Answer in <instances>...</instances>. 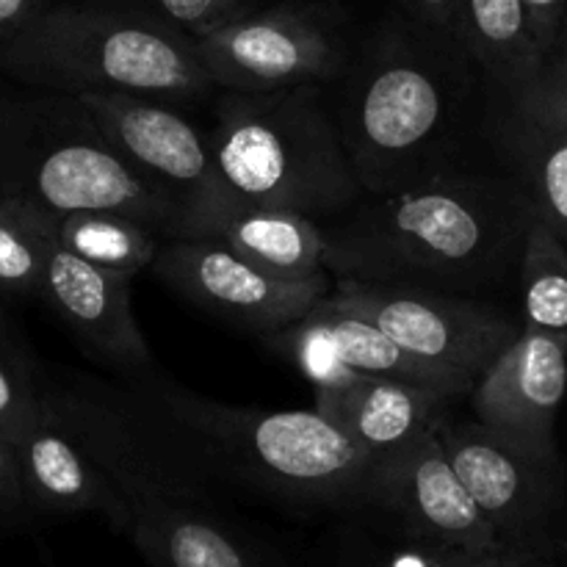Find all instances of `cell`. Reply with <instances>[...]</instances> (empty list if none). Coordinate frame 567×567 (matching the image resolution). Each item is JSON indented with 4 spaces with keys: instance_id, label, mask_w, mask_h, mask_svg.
I'll return each instance as SVG.
<instances>
[{
    "instance_id": "obj_1",
    "label": "cell",
    "mask_w": 567,
    "mask_h": 567,
    "mask_svg": "<svg viewBox=\"0 0 567 567\" xmlns=\"http://www.w3.org/2000/svg\"><path fill=\"white\" fill-rule=\"evenodd\" d=\"M537 219L513 172L449 169L324 227L336 280L476 293L518 271Z\"/></svg>"
},
{
    "instance_id": "obj_2",
    "label": "cell",
    "mask_w": 567,
    "mask_h": 567,
    "mask_svg": "<svg viewBox=\"0 0 567 567\" xmlns=\"http://www.w3.org/2000/svg\"><path fill=\"white\" fill-rule=\"evenodd\" d=\"M48 396L125 498L127 535L150 567H271L214 507L181 435L147 404L103 385L48 388Z\"/></svg>"
},
{
    "instance_id": "obj_3",
    "label": "cell",
    "mask_w": 567,
    "mask_h": 567,
    "mask_svg": "<svg viewBox=\"0 0 567 567\" xmlns=\"http://www.w3.org/2000/svg\"><path fill=\"white\" fill-rule=\"evenodd\" d=\"M142 402L199 460L260 493L330 509H377V468L319 410L233 408L169 382L142 380Z\"/></svg>"
},
{
    "instance_id": "obj_4",
    "label": "cell",
    "mask_w": 567,
    "mask_h": 567,
    "mask_svg": "<svg viewBox=\"0 0 567 567\" xmlns=\"http://www.w3.org/2000/svg\"><path fill=\"white\" fill-rule=\"evenodd\" d=\"M457 50V39L415 20L371 44L338 120L365 194L388 197L454 169L463 83L449 59Z\"/></svg>"
},
{
    "instance_id": "obj_5",
    "label": "cell",
    "mask_w": 567,
    "mask_h": 567,
    "mask_svg": "<svg viewBox=\"0 0 567 567\" xmlns=\"http://www.w3.org/2000/svg\"><path fill=\"white\" fill-rule=\"evenodd\" d=\"M0 92V199L48 216L120 210L166 238L188 236V214L111 144L75 94Z\"/></svg>"
},
{
    "instance_id": "obj_6",
    "label": "cell",
    "mask_w": 567,
    "mask_h": 567,
    "mask_svg": "<svg viewBox=\"0 0 567 567\" xmlns=\"http://www.w3.org/2000/svg\"><path fill=\"white\" fill-rule=\"evenodd\" d=\"M0 72L48 92H122L169 103L214 89L194 37L161 11L116 3L48 6L0 44Z\"/></svg>"
},
{
    "instance_id": "obj_7",
    "label": "cell",
    "mask_w": 567,
    "mask_h": 567,
    "mask_svg": "<svg viewBox=\"0 0 567 567\" xmlns=\"http://www.w3.org/2000/svg\"><path fill=\"white\" fill-rule=\"evenodd\" d=\"M205 136L230 192L247 205L321 221L349 214L365 197L319 83L271 92L221 89Z\"/></svg>"
},
{
    "instance_id": "obj_8",
    "label": "cell",
    "mask_w": 567,
    "mask_h": 567,
    "mask_svg": "<svg viewBox=\"0 0 567 567\" xmlns=\"http://www.w3.org/2000/svg\"><path fill=\"white\" fill-rule=\"evenodd\" d=\"M324 302L371 321L415 358L474 382L524 330L498 305L421 286L336 280Z\"/></svg>"
},
{
    "instance_id": "obj_9",
    "label": "cell",
    "mask_w": 567,
    "mask_h": 567,
    "mask_svg": "<svg viewBox=\"0 0 567 567\" xmlns=\"http://www.w3.org/2000/svg\"><path fill=\"white\" fill-rule=\"evenodd\" d=\"M138 172L175 194L188 214V236H214L241 205L221 175L208 136L169 100L122 92L75 94Z\"/></svg>"
},
{
    "instance_id": "obj_10",
    "label": "cell",
    "mask_w": 567,
    "mask_h": 567,
    "mask_svg": "<svg viewBox=\"0 0 567 567\" xmlns=\"http://www.w3.org/2000/svg\"><path fill=\"white\" fill-rule=\"evenodd\" d=\"M194 42L214 89L230 92L324 86L343 66L336 20L308 3L260 6Z\"/></svg>"
},
{
    "instance_id": "obj_11",
    "label": "cell",
    "mask_w": 567,
    "mask_h": 567,
    "mask_svg": "<svg viewBox=\"0 0 567 567\" xmlns=\"http://www.w3.org/2000/svg\"><path fill=\"white\" fill-rule=\"evenodd\" d=\"M150 269L197 308L260 338L305 319L336 286V277L291 280L275 275L238 255L219 236L166 238Z\"/></svg>"
},
{
    "instance_id": "obj_12",
    "label": "cell",
    "mask_w": 567,
    "mask_h": 567,
    "mask_svg": "<svg viewBox=\"0 0 567 567\" xmlns=\"http://www.w3.org/2000/svg\"><path fill=\"white\" fill-rule=\"evenodd\" d=\"M441 441L502 546L535 543L554 529L565 504L563 465L535 457L476 419L446 415Z\"/></svg>"
},
{
    "instance_id": "obj_13",
    "label": "cell",
    "mask_w": 567,
    "mask_h": 567,
    "mask_svg": "<svg viewBox=\"0 0 567 567\" xmlns=\"http://www.w3.org/2000/svg\"><path fill=\"white\" fill-rule=\"evenodd\" d=\"M269 347L286 354L305 377L319 388L341 385L352 377H385L415 382L441 391L468 396L476 385L471 377L441 369L399 347L391 336L360 316L330 308L321 299L305 319L264 338Z\"/></svg>"
},
{
    "instance_id": "obj_14",
    "label": "cell",
    "mask_w": 567,
    "mask_h": 567,
    "mask_svg": "<svg viewBox=\"0 0 567 567\" xmlns=\"http://www.w3.org/2000/svg\"><path fill=\"white\" fill-rule=\"evenodd\" d=\"M567 393V341L537 330L518 338L471 388L474 419L529 454L559 463L554 421Z\"/></svg>"
},
{
    "instance_id": "obj_15",
    "label": "cell",
    "mask_w": 567,
    "mask_h": 567,
    "mask_svg": "<svg viewBox=\"0 0 567 567\" xmlns=\"http://www.w3.org/2000/svg\"><path fill=\"white\" fill-rule=\"evenodd\" d=\"M133 275L103 269L50 241L39 299L64 321L83 352L144 380L153 374V354L133 319Z\"/></svg>"
},
{
    "instance_id": "obj_16",
    "label": "cell",
    "mask_w": 567,
    "mask_h": 567,
    "mask_svg": "<svg viewBox=\"0 0 567 567\" xmlns=\"http://www.w3.org/2000/svg\"><path fill=\"white\" fill-rule=\"evenodd\" d=\"M377 509L437 546L496 548V529L449 460L441 430L382 460L377 468Z\"/></svg>"
},
{
    "instance_id": "obj_17",
    "label": "cell",
    "mask_w": 567,
    "mask_h": 567,
    "mask_svg": "<svg viewBox=\"0 0 567 567\" xmlns=\"http://www.w3.org/2000/svg\"><path fill=\"white\" fill-rule=\"evenodd\" d=\"M496 138L537 219L567 244V55L518 97L496 100Z\"/></svg>"
},
{
    "instance_id": "obj_18",
    "label": "cell",
    "mask_w": 567,
    "mask_h": 567,
    "mask_svg": "<svg viewBox=\"0 0 567 567\" xmlns=\"http://www.w3.org/2000/svg\"><path fill=\"white\" fill-rule=\"evenodd\" d=\"M14 446L33 513H97L114 529L127 535L131 515H127L125 498L116 491L103 465L92 457L81 435L50 402L48 388H44L39 415Z\"/></svg>"
},
{
    "instance_id": "obj_19",
    "label": "cell",
    "mask_w": 567,
    "mask_h": 567,
    "mask_svg": "<svg viewBox=\"0 0 567 567\" xmlns=\"http://www.w3.org/2000/svg\"><path fill=\"white\" fill-rule=\"evenodd\" d=\"M457 393L385 377H352L316 391V410L352 437L374 463L441 430Z\"/></svg>"
},
{
    "instance_id": "obj_20",
    "label": "cell",
    "mask_w": 567,
    "mask_h": 567,
    "mask_svg": "<svg viewBox=\"0 0 567 567\" xmlns=\"http://www.w3.org/2000/svg\"><path fill=\"white\" fill-rule=\"evenodd\" d=\"M454 39L496 100L518 97L554 59L543 53L524 0H457Z\"/></svg>"
},
{
    "instance_id": "obj_21",
    "label": "cell",
    "mask_w": 567,
    "mask_h": 567,
    "mask_svg": "<svg viewBox=\"0 0 567 567\" xmlns=\"http://www.w3.org/2000/svg\"><path fill=\"white\" fill-rule=\"evenodd\" d=\"M214 236L275 275L291 280L332 277L324 266V227L299 210L241 203Z\"/></svg>"
},
{
    "instance_id": "obj_22",
    "label": "cell",
    "mask_w": 567,
    "mask_h": 567,
    "mask_svg": "<svg viewBox=\"0 0 567 567\" xmlns=\"http://www.w3.org/2000/svg\"><path fill=\"white\" fill-rule=\"evenodd\" d=\"M50 233L61 247L103 269L125 271L136 277L150 269L164 247L166 236L136 216L120 210H75V214L48 216Z\"/></svg>"
},
{
    "instance_id": "obj_23",
    "label": "cell",
    "mask_w": 567,
    "mask_h": 567,
    "mask_svg": "<svg viewBox=\"0 0 567 567\" xmlns=\"http://www.w3.org/2000/svg\"><path fill=\"white\" fill-rule=\"evenodd\" d=\"M520 324L567 341V244L535 219L518 264Z\"/></svg>"
},
{
    "instance_id": "obj_24",
    "label": "cell",
    "mask_w": 567,
    "mask_h": 567,
    "mask_svg": "<svg viewBox=\"0 0 567 567\" xmlns=\"http://www.w3.org/2000/svg\"><path fill=\"white\" fill-rule=\"evenodd\" d=\"M50 241L44 214L0 199V293L39 297Z\"/></svg>"
},
{
    "instance_id": "obj_25",
    "label": "cell",
    "mask_w": 567,
    "mask_h": 567,
    "mask_svg": "<svg viewBox=\"0 0 567 567\" xmlns=\"http://www.w3.org/2000/svg\"><path fill=\"white\" fill-rule=\"evenodd\" d=\"M44 385L0 310V435L17 443L42 408Z\"/></svg>"
},
{
    "instance_id": "obj_26",
    "label": "cell",
    "mask_w": 567,
    "mask_h": 567,
    "mask_svg": "<svg viewBox=\"0 0 567 567\" xmlns=\"http://www.w3.org/2000/svg\"><path fill=\"white\" fill-rule=\"evenodd\" d=\"M155 3L172 25L197 39L260 9L266 0H155Z\"/></svg>"
},
{
    "instance_id": "obj_27",
    "label": "cell",
    "mask_w": 567,
    "mask_h": 567,
    "mask_svg": "<svg viewBox=\"0 0 567 567\" xmlns=\"http://www.w3.org/2000/svg\"><path fill=\"white\" fill-rule=\"evenodd\" d=\"M28 513H33V507L28 502L25 482H22L17 446L9 437L0 435V526L22 520Z\"/></svg>"
},
{
    "instance_id": "obj_28",
    "label": "cell",
    "mask_w": 567,
    "mask_h": 567,
    "mask_svg": "<svg viewBox=\"0 0 567 567\" xmlns=\"http://www.w3.org/2000/svg\"><path fill=\"white\" fill-rule=\"evenodd\" d=\"M524 6L529 11L532 31H535L537 42H540L543 53L548 59H557L563 53L567 0H524Z\"/></svg>"
},
{
    "instance_id": "obj_29",
    "label": "cell",
    "mask_w": 567,
    "mask_h": 567,
    "mask_svg": "<svg viewBox=\"0 0 567 567\" xmlns=\"http://www.w3.org/2000/svg\"><path fill=\"white\" fill-rule=\"evenodd\" d=\"M410 20L454 39V3L457 0H399Z\"/></svg>"
},
{
    "instance_id": "obj_30",
    "label": "cell",
    "mask_w": 567,
    "mask_h": 567,
    "mask_svg": "<svg viewBox=\"0 0 567 567\" xmlns=\"http://www.w3.org/2000/svg\"><path fill=\"white\" fill-rule=\"evenodd\" d=\"M48 6L50 0H0V44L25 28L33 17L42 14Z\"/></svg>"
},
{
    "instance_id": "obj_31",
    "label": "cell",
    "mask_w": 567,
    "mask_h": 567,
    "mask_svg": "<svg viewBox=\"0 0 567 567\" xmlns=\"http://www.w3.org/2000/svg\"><path fill=\"white\" fill-rule=\"evenodd\" d=\"M502 567H554L546 537L535 543H515L502 546Z\"/></svg>"
},
{
    "instance_id": "obj_32",
    "label": "cell",
    "mask_w": 567,
    "mask_h": 567,
    "mask_svg": "<svg viewBox=\"0 0 567 567\" xmlns=\"http://www.w3.org/2000/svg\"><path fill=\"white\" fill-rule=\"evenodd\" d=\"M449 567H502V546L482 548V551L460 548V551H454Z\"/></svg>"
},
{
    "instance_id": "obj_33",
    "label": "cell",
    "mask_w": 567,
    "mask_h": 567,
    "mask_svg": "<svg viewBox=\"0 0 567 567\" xmlns=\"http://www.w3.org/2000/svg\"><path fill=\"white\" fill-rule=\"evenodd\" d=\"M559 55H567V14H565V33H563V53Z\"/></svg>"
}]
</instances>
